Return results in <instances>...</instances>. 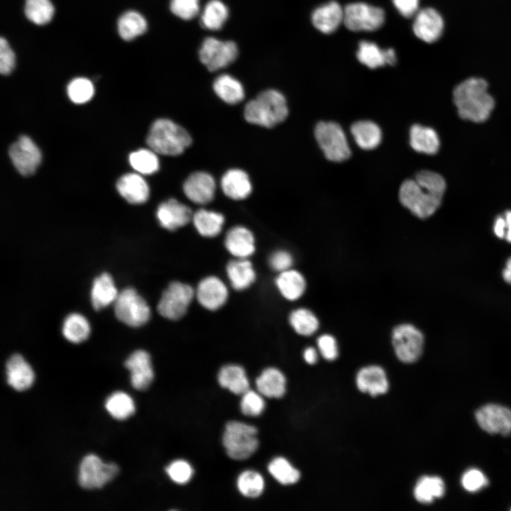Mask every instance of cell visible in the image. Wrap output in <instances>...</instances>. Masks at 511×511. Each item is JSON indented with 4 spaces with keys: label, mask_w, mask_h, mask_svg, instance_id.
Listing matches in <instances>:
<instances>
[{
    "label": "cell",
    "mask_w": 511,
    "mask_h": 511,
    "mask_svg": "<svg viewBox=\"0 0 511 511\" xmlns=\"http://www.w3.org/2000/svg\"><path fill=\"white\" fill-rule=\"evenodd\" d=\"M15 65V55L8 42L4 38L0 39V71L2 75H9Z\"/></svg>",
    "instance_id": "obj_53"
},
{
    "label": "cell",
    "mask_w": 511,
    "mask_h": 511,
    "mask_svg": "<svg viewBox=\"0 0 511 511\" xmlns=\"http://www.w3.org/2000/svg\"><path fill=\"white\" fill-rule=\"evenodd\" d=\"M226 275L231 287L238 291L248 288L256 280V273L248 258H235L226 265Z\"/></svg>",
    "instance_id": "obj_27"
},
{
    "label": "cell",
    "mask_w": 511,
    "mask_h": 511,
    "mask_svg": "<svg viewBox=\"0 0 511 511\" xmlns=\"http://www.w3.org/2000/svg\"><path fill=\"white\" fill-rule=\"evenodd\" d=\"M221 187L226 197L234 200L244 199L252 192L248 175L238 168L231 169L225 172L221 180Z\"/></svg>",
    "instance_id": "obj_23"
},
{
    "label": "cell",
    "mask_w": 511,
    "mask_h": 511,
    "mask_svg": "<svg viewBox=\"0 0 511 511\" xmlns=\"http://www.w3.org/2000/svg\"><path fill=\"white\" fill-rule=\"evenodd\" d=\"M194 290L188 284L174 281L164 290L158 302V313L170 320H178L187 312L194 298Z\"/></svg>",
    "instance_id": "obj_9"
},
{
    "label": "cell",
    "mask_w": 511,
    "mask_h": 511,
    "mask_svg": "<svg viewBox=\"0 0 511 511\" xmlns=\"http://www.w3.org/2000/svg\"><path fill=\"white\" fill-rule=\"evenodd\" d=\"M169 477L176 483L184 484L191 479L193 469L190 464L184 460L172 461L167 468Z\"/></svg>",
    "instance_id": "obj_50"
},
{
    "label": "cell",
    "mask_w": 511,
    "mask_h": 511,
    "mask_svg": "<svg viewBox=\"0 0 511 511\" xmlns=\"http://www.w3.org/2000/svg\"><path fill=\"white\" fill-rule=\"evenodd\" d=\"M119 194L129 203L142 204L149 197V187L138 174L128 173L119 178L116 183Z\"/></svg>",
    "instance_id": "obj_26"
},
{
    "label": "cell",
    "mask_w": 511,
    "mask_h": 511,
    "mask_svg": "<svg viewBox=\"0 0 511 511\" xmlns=\"http://www.w3.org/2000/svg\"><path fill=\"white\" fill-rule=\"evenodd\" d=\"M275 285L281 295L290 301L300 298L306 289L304 276L291 268L279 273L275 279Z\"/></svg>",
    "instance_id": "obj_30"
},
{
    "label": "cell",
    "mask_w": 511,
    "mask_h": 511,
    "mask_svg": "<svg viewBox=\"0 0 511 511\" xmlns=\"http://www.w3.org/2000/svg\"><path fill=\"white\" fill-rule=\"evenodd\" d=\"M504 280L511 284V258L507 260L506 267L502 272Z\"/></svg>",
    "instance_id": "obj_59"
},
{
    "label": "cell",
    "mask_w": 511,
    "mask_h": 511,
    "mask_svg": "<svg viewBox=\"0 0 511 511\" xmlns=\"http://www.w3.org/2000/svg\"><path fill=\"white\" fill-rule=\"evenodd\" d=\"M317 346L322 356L327 361H334L338 356V346L335 338L330 334H322L317 339Z\"/></svg>",
    "instance_id": "obj_52"
},
{
    "label": "cell",
    "mask_w": 511,
    "mask_h": 511,
    "mask_svg": "<svg viewBox=\"0 0 511 511\" xmlns=\"http://www.w3.org/2000/svg\"><path fill=\"white\" fill-rule=\"evenodd\" d=\"M385 11L363 1L351 2L344 6V26L352 32H373L385 23Z\"/></svg>",
    "instance_id": "obj_7"
},
{
    "label": "cell",
    "mask_w": 511,
    "mask_h": 511,
    "mask_svg": "<svg viewBox=\"0 0 511 511\" xmlns=\"http://www.w3.org/2000/svg\"><path fill=\"white\" fill-rule=\"evenodd\" d=\"M461 483L466 490L476 493L487 486L488 480L480 470L471 468L463 473Z\"/></svg>",
    "instance_id": "obj_47"
},
{
    "label": "cell",
    "mask_w": 511,
    "mask_h": 511,
    "mask_svg": "<svg viewBox=\"0 0 511 511\" xmlns=\"http://www.w3.org/2000/svg\"><path fill=\"white\" fill-rule=\"evenodd\" d=\"M256 383L258 392L265 397L280 398L285 392L286 379L277 368H265Z\"/></svg>",
    "instance_id": "obj_31"
},
{
    "label": "cell",
    "mask_w": 511,
    "mask_h": 511,
    "mask_svg": "<svg viewBox=\"0 0 511 511\" xmlns=\"http://www.w3.org/2000/svg\"><path fill=\"white\" fill-rule=\"evenodd\" d=\"M357 60L370 69H377L387 65L386 49L370 40H361L356 51Z\"/></svg>",
    "instance_id": "obj_37"
},
{
    "label": "cell",
    "mask_w": 511,
    "mask_h": 511,
    "mask_svg": "<svg viewBox=\"0 0 511 511\" xmlns=\"http://www.w3.org/2000/svg\"><path fill=\"white\" fill-rule=\"evenodd\" d=\"M170 10L173 14L183 20H191L199 11V0H171Z\"/></svg>",
    "instance_id": "obj_49"
},
{
    "label": "cell",
    "mask_w": 511,
    "mask_h": 511,
    "mask_svg": "<svg viewBox=\"0 0 511 511\" xmlns=\"http://www.w3.org/2000/svg\"><path fill=\"white\" fill-rule=\"evenodd\" d=\"M446 189L444 177L433 171L417 172L413 179L404 180L399 188V200L414 216L426 219L439 207Z\"/></svg>",
    "instance_id": "obj_1"
},
{
    "label": "cell",
    "mask_w": 511,
    "mask_h": 511,
    "mask_svg": "<svg viewBox=\"0 0 511 511\" xmlns=\"http://www.w3.org/2000/svg\"><path fill=\"white\" fill-rule=\"evenodd\" d=\"M220 385L236 395H243L249 390V382L243 368L229 364L223 366L218 374Z\"/></svg>",
    "instance_id": "obj_32"
},
{
    "label": "cell",
    "mask_w": 511,
    "mask_h": 511,
    "mask_svg": "<svg viewBox=\"0 0 511 511\" xmlns=\"http://www.w3.org/2000/svg\"><path fill=\"white\" fill-rule=\"evenodd\" d=\"M409 137L410 145L416 152L433 155L439 148L438 134L431 127L414 124L410 128Z\"/></svg>",
    "instance_id": "obj_28"
},
{
    "label": "cell",
    "mask_w": 511,
    "mask_h": 511,
    "mask_svg": "<svg viewBox=\"0 0 511 511\" xmlns=\"http://www.w3.org/2000/svg\"><path fill=\"white\" fill-rule=\"evenodd\" d=\"M192 140L188 131L179 124L167 119L155 120L151 125L146 143L156 153L177 156L182 154Z\"/></svg>",
    "instance_id": "obj_4"
},
{
    "label": "cell",
    "mask_w": 511,
    "mask_h": 511,
    "mask_svg": "<svg viewBox=\"0 0 511 511\" xmlns=\"http://www.w3.org/2000/svg\"><path fill=\"white\" fill-rule=\"evenodd\" d=\"M505 219L506 221V233L505 239L511 243V211H507L505 214Z\"/></svg>",
    "instance_id": "obj_58"
},
{
    "label": "cell",
    "mask_w": 511,
    "mask_h": 511,
    "mask_svg": "<svg viewBox=\"0 0 511 511\" xmlns=\"http://www.w3.org/2000/svg\"><path fill=\"white\" fill-rule=\"evenodd\" d=\"M358 388L363 392L377 396L387 392L389 385L384 370L378 366L361 369L356 376Z\"/></svg>",
    "instance_id": "obj_24"
},
{
    "label": "cell",
    "mask_w": 511,
    "mask_h": 511,
    "mask_svg": "<svg viewBox=\"0 0 511 511\" xmlns=\"http://www.w3.org/2000/svg\"><path fill=\"white\" fill-rule=\"evenodd\" d=\"M237 486L243 495L248 498H257L264 489V480L258 472L246 471L238 476Z\"/></svg>",
    "instance_id": "obj_45"
},
{
    "label": "cell",
    "mask_w": 511,
    "mask_h": 511,
    "mask_svg": "<svg viewBox=\"0 0 511 511\" xmlns=\"http://www.w3.org/2000/svg\"><path fill=\"white\" fill-rule=\"evenodd\" d=\"M237 45L231 40L222 41L214 37L205 38L199 48L201 62L210 72L224 68L238 57Z\"/></svg>",
    "instance_id": "obj_11"
},
{
    "label": "cell",
    "mask_w": 511,
    "mask_h": 511,
    "mask_svg": "<svg viewBox=\"0 0 511 511\" xmlns=\"http://www.w3.org/2000/svg\"><path fill=\"white\" fill-rule=\"evenodd\" d=\"M118 295L113 278L109 273H101L94 280L91 300L95 310H99L114 302Z\"/></svg>",
    "instance_id": "obj_29"
},
{
    "label": "cell",
    "mask_w": 511,
    "mask_h": 511,
    "mask_svg": "<svg viewBox=\"0 0 511 511\" xmlns=\"http://www.w3.org/2000/svg\"><path fill=\"white\" fill-rule=\"evenodd\" d=\"M119 473L114 463H105L97 456L88 454L80 462L78 482L85 489L101 488Z\"/></svg>",
    "instance_id": "obj_12"
},
{
    "label": "cell",
    "mask_w": 511,
    "mask_h": 511,
    "mask_svg": "<svg viewBox=\"0 0 511 511\" xmlns=\"http://www.w3.org/2000/svg\"><path fill=\"white\" fill-rule=\"evenodd\" d=\"M94 92L92 82L84 77L72 79L67 86V94L72 101L83 104L91 99Z\"/></svg>",
    "instance_id": "obj_46"
},
{
    "label": "cell",
    "mask_w": 511,
    "mask_h": 511,
    "mask_svg": "<svg viewBox=\"0 0 511 511\" xmlns=\"http://www.w3.org/2000/svg\"><path fill=\"white\" fill-rule=\"evenodd\" d=\"M194 295L199 304L210 311L222 307L226 302L229 291L225 283L218 277L204 278L197 285Z\"/></svg>",
    "instance_id": "obj_15"
},
{
    "label": "cell",
    "mask_w": 511,
    "mask_h": 511,
    "mask_svg": "<svg viewBox=\"0 0 511 511\" xmlns=\"http://www.w3.org/2000/svg\"><path fill=\"white\" fill-rule=\"evenodd\" d=\"M453 97L459 116L476 123L487 120L495 106L488 83L481 78L471 77L461 82L454 88Z\"/></svg>",
    "instance_id": "obj_2"
},
{
    "label": "cell",
    "mask_w": 511,
    "mask_h": 511,
    "mask_svg": "<svg viewBox=\"0 0 511 511\" xmlns=\"http://www.w3.org/2000/svg\"><path fill=\"white\" fill-rule=\"evenodd\" d=\"M192 216L191 209L175 199L162 202L156 211L160 225L168 231L185 226L192 219Z\"/></svg>",
    "instance_id": "obj_20"
},
{
    "label": "cell",
    "mask_w": 511,
    "mask_h": 511,
    "mask_svg": "<svg viewBox=\"0 0 511 511\" xmlns=\"http://www.w3.org/2000/svg\"><path fill=\"white\" fill-rule=\"evenodd\" d=\"M495 234L500 238H505L506 233V221L505 217L498 216L494 224Z\"/></svg>",
    "instance_id": "obj_55"
},
{
    "label": "cell",
    "mask_w": 511,
    "mask_h": 511,
    "mask_svg": "<svg viewBox=\"0 0 511 511\" xmlns=\"http://www.w3.org/2000/svg\"><path fill=\"white\" fill-rule=\"evenodd\" d=\"M344 7L336 1H330L316 7L311 15L313 26L323 34L334 33L344 24Z\"/></svg>",
    "instance_id": "obj_19"
},
{
    "label": "cell",
    "mask_w": 511,
    "mask_h": 511,
    "mask_svg": "<svg viewBox=\"0 0 511 511\" xmlns=\"http://www.w3.org/2000/svg\"><path fill=\"white\" fill-rule=\"evenodd\" d=\"M153 150L140 149L129 155L132 167L141 174L151 175L159 169L158 158Z\"/></svg>",
    "instance_id": "obj_42"
},
{
    "label": "cell",
    "mask_w": 511,
    "mask_h": 511,
    "mask_svg": "<svg viewBox=\"0 0 511 511\" xmlns=\"http://www.w3.org/2000/svg\"><path fill=\"white\" fill-rule=\"evenodd\" d=\"M420 0H392L397 12L407 18H413L419 10Z\"/></svg>",
    "instance_id": "obj_54"
},
{
    "label": "cell",
    "mask_w": 511,
    "mask_h": 511,
    "mask_svg": "<svg viewBox=\"0 0 511 511\" xmlns=\"http://www.w3.org/2000/svg\"><path fill=\"white\" fill-rule=\"evenodd\" d=\"M288 114L285 96L273 89L261 92L244 109V117L248 123L265 128H273L283 122Z\"/></svg>",
    "instance_id": "obj_3"
},
{
    "label": "cell",
    "mask_w": 511,
    "mask_h": 511,
    "mask_svg": "<svg viewBox=\"0 0 511 511\" xmlns=\"http://www.w3.org/2000/svg\"><path fill=\"white\" fill-rule=\"evenodd\" d=\"M87 319L79 313L70 314L64 320L62 332L64 337L74 344L85 341L90 334Z\"/></svg>",
    "instance_id": "obj_36"
},
{
    "label": "cell",
    "mask_w": 511,
    "mask_h": 511,
    "mask_svg": "<svg viewBox=\"0 0 511 511\" xmlns=\"http://www.w3.org/2000/svg\"><path fill=\"white\" fill-rule=\"evenodd\" d=\"M10 158L20 174L28 176L35 172L41 160V153L28 136H21L9 148Z\"/></svg>",
    "instance_id": "obj_14"
},
{
    "label": "cell",
    "mask_w": 511,
    "mask_h": 511,
    "mask_svg": "<svg viewBox=\"0 0 511 511\" xmlns=\"http://www.w3.org/2000/svg\"><path fill=\"white\" fill-rule=\"evenodd\" d=\"M289 322L292 329L300 335L310 336L319 328V320L308 309L298 308L289 316Z\"/></svg>",
    "instance_id": "obj_41"
},
{
    "label": "cell",
    "mask_w": 511,
    "mask_h": 511,
    "mask_svg": "<svg viewBox=\"0 0 511 511\" xmlns=\"http://www.w3.org/2000/svg\"><path fill=\"white\" fill-rule=\"evenodd\" d=\"M350 132L356 144L362 150H371L378 147L382 141L380 127L370 120H359L353 123Z\"/></svg>",
    "instance_id": "obj_25"
},
{
    "label": "cell",
    "mask_w": 511,
    "mask_h": 511,
    "mask_svg": "<svg viewBox=\"0 0 511 511\" xmlns=\"http://www.w3.org/2000/svg\"><path fill=\"white\" fill-rule=\"evenodd\" d=\"M146 30V20L137 11H128L124 13L118 21L119 33L125 40H131L144 33Z\"/></svg>",
    "instance_id": "obj_38"
},
{
    "label": "cell",
    "mask_w": 511,
    "mask_h": 511,
    "mask_svg": "<svg viewBox=\"0 0 511 511\" xmlns=\"http://www.w3.org/2000/svg\"><path fill=\"white\" fill-rule=\"evenodd\" d=\"M105 407L111 417L119 420L127 419L135 412L132 398L121 391L109 395L106 400Z\"/></svg>",
    "instance_id": "obj_40"
},
{
    "label": "cell",
    "mask_w": 511,
    "mask_h": 511,
    "mask_svg": "<svg viewBox=\"0 0 511 511\" xmlns=\"http://www.w3.org/2000/svg\"><path fill=\"white\" fill-rule=\"evenodd\" d=\"M386 62L387 65L393 66L397 63V55L393 48H389L386 49Z\"/></svg>",
    "instance_id": "obj_57"
},
{
    "label": "cell",
    "mask_w": 511,
    "mask_h": 511,
    "mask_svg": "<svg viewBox=\"0 0 511 511\" xmlns=\"http://www.w3.org/2000/svg\"><path fill=\"white\" fill-rule=\"evenodd\" d=\"M270 473L281 484L290 485L297 483L300 473L285 458L278 457L268 465Z\"/></svg>",
    "instance_id": "obj_44"
},
{
    "label": "cell",
    "mask_w": 511,
    "mask_h": 511,
    "mask_svg": "<svg viewBox=\"0 0 511 511\" xmlns=\"http://www.w3.org/2000/svg\"><path fill=\"white\" fill-rule=\"evenodd\" d=\"M124 366L131 373V383L135 389L143 390L150 386L154 373L150 356L147 351H133L126 360Z\"/></svg>",
    "instance_id": "obj_18"
},
{
    "label": "cell",
    "mask_w": 511,
    "mask_h": 511,
    "mask_svg": "<svg viewBox=\"0 0 511 511\" xmlns=\"http://www.w3.org/2000/svg\"><path fill=\"white\" fill-rule=\"evenodd\" d=\"M229 16L226 6L220 0H211L205 6L200 18L202 26L216 31L224 26Z\"/></svg>",
    "instance_id": "obj_39"
},
{
    "label": "cell",
    "mask_w": 511,
    "mask_h": 511,
    "mask_svg": "<svg viewBox=\"0 0 511 511\" xmlns=\"http://www.w3.org/2000/svg\"><path fill=\"white\" fill-rule=\"evenodd\" d=\"M265 408V402L263 397L257 392L248 390L243 395L241 401V410L248 416H258Z\"/></svg>",
    "instance_id": "obj_48"
},
{
    "label": "cell",
    "mask_w": 511,
    "mask_h": 511,
    "mask_svg": "<svg viewBox=\"0 0 511 511\" xmlns=\"http://www.w3.org/2000/svg\"><path fill=\"white\" fill-rule=\"evenodd\" d=\"M192 221L201 236L212 238L220 233L225 219L219 212L200 209L193 214Z\"/></svg>",
    "instance_id": "obj_33"
},
{
    "label": "cell",
    "mask_w": 511,
    "mask_h": 511,
    "mask_svg": "<svg viewBox=\"0 0 511 511\" xmlns=\"http://www.w3.org/2000/svg\"><path fill=\"white\" fill-rule=\"evenodd\" d=\"M304 361L309 364H314L317 361V351L313 347L307 348L303 353Z\"/></svg>",
    "instance_id": "obj_56"
},
{
    "label": "cell",
    "mask_w": 511,
    "mask_h": 511,
    "mask_svg": "<svg viewBox=\"0 0 511 511\" xmlns=\"http://www.w3.org/2000/svg\"><path fill=\"white\" fill-rule=\"evenodd\" d=\"M445 493V484L439 476H423L417 483L414 495L416 500L423 504H429L436 498H441Z\"/></svg>",
    "instance_id": "obj_35"
},
{
    "label": "cell",
    "mask_w": 511,
    "mask_h": 511,
    "mask_svg": "<svg viewBox=\"0 0 511 511\" xmlns=\"http://www.w3.org/2000/svg\"><path fill=\"white\" fill-rule=\"evenodd\" d=\"M268 263L273 270L281 273L291 268L293 258L287 251L278 250L271 253Z\"/></svg>",
    "instance_id": "obj_51"
},
{
    "label": "cell",
    "mask_w": 511,
    "mask_h": 511,
    "mask_svg": "<svg viewBox=\"0 0 511 511\" xmlns=\"http://www.w3.org/2000/svg\"><path fill=\"white\" fill-rule=\"evenodd\" d=\"M213 89L222 101L231 105L240 103L245 96L242 84L227 74L221 75L215 79Z\"/></svg>",
    "instance_id": "obj_34"
},
{
    "label": "cell",
    "mask_w": 511,
    "mask_h": 511,
    "mask_svg": "<svg viewBox=\"0 0 511 511\" xmlns=\"http://www.w3.org/2000/svg\"><path fill=\"white\" fill-rule=\"evenodd\" d=\"M224 246L235 258H248L256 251L255 238L246 227L236 226L227 232Z\"/></svg>",
    "instance_id": "obj_21"
},
{
    "label": "cell",
    "mask_w": 511,
    "mask_h": 511,
    "mask_svg": "<svg viewBox=\"0 0 511 511\" xmlns=\"http://www.w3.org/2000/svg\"><path fill=\"white\" fill-rule=\"evenodd\" d=\"M114 303L116 318L129 326H141L150 317L149 305L132 287L121 291Z\"/></svg>",
    "instance_id": "obj_8"
},
{
    "label": "cell",
    "mask_w": 511,
    "mask_h": 511,
    "mask_svg": "<svg viewBox=\"0 0 511 511\" xmlns=\"http://www.w3.org/2000/svg\"><path fill=\"white\" fill-rule=\"evenodd\" d=\"M257 432L252 425L237 421L228 422L222 439L228 456L235 460L249 458L258 446Z\"/></svg>",
    "instance_id": "obj_6"
},
{
    "label": "cell",
    "mask_w": 511,
    "mask_h": 511,
    "mask_svg": "<svg viewBox=\"0 0 511 511\" xmlns=\"http://www.w3.org/2000/svg\"><path fill=\"white\" fill-rule=\"evenodd\" d=\"M479 427L487 433L511 434V410L501 405L490 403L477 410L475 413Z\"/></svg>",
    "instance_id": "obj_13"
},
{
    "label": "cell",
    "mask_w": 511,
    "mask_h": 511,
    "mask_svg": "<svg viewBox=\"0 0 511 511\" xmlns=\"http://www.w3.org/2000/svg\"><path fill=\"white\" fill-rule=\"evenodd\" d=\"M183 191L191 202L198 204H206L214 198L216 182L209 173L202 171L195 172L185 181Z\"/></svg>",
    "instance_id": "obj_17"
},
{
    "label": "cell",
    "mask_w": 511,
    "mask_h": 511,
    "mask_svg": "<svg viewBox=\"0 0 511 511\" xmlns=\"http://www.w3.org/2000/svg\"><path fill=\"white\" fill-rule=\"evenodd\" d=\"M395 353L403 363H411L419 359L424 346L422 332L410 324H401L395 326L392 334Z\"/></svg>",
    "instance_id": "obj_10"
},
{
    "label": "cell",
    "mask_w": 511,
    "mask_h": 511,
    "mask_svg": "<svg viewBox=\"0 0 511 511\" xmlns=\"http://www.w3.org/2000/svg\"><path fill=\"white\" fill-rule=\"evenodd\" d=\"M54 7L50 0H26L25 14L28 19L37 25H44L50 21Z\"/></svg>",
    "instance_id": "obj_43"
},
{
    "label": "cell",
    "mask_w": 511,
    "mask_h": 511,
    "mask_svg": "<svg viewBox=\"0 0 511 511\" xmlns=\"http://www.w3.org/2000/svg\"><path fill=\"white\" fill-rule=\"evenodd\" d=\"M412 31L419 40L432 43L439 40L444 30V21L434 9H419L413 17Z\"/></svg>",
    "instance_id": "obj_16"
},
{
    "label": "cell",
    "mask_w": 511,
    "mask_h": 511,
    "mask_svg": "<svg viewBox=\"0 0 511 511\" xmlns=\"http://www.w3.org/2000/svg\"><path fill=\"white\" fill-rule=\"evenodd\" d=\"M315 140L325 158L331 162L341 163L348 159L351 150L346 133L335 121H319L314 130Z\"/></svg>",
    "instance_id": "obj_5"
},
{
    "label": "cell",
    "mask_w": 511,
    "mask_h": 511,
    "mask_svg": "<svg viewBox=\"0 0 511 511\" xmlns=\"http://www.w3.org/2000/svg\"><path fill=\"white\" fill-rule=\"evenodd\" d=\"M7 383L18 391L29 388L34 380V373L31 366L18 353L12 355L6 364Z\"/></svg>",
    "instance_id": "obj_22"
}]
</instances>
